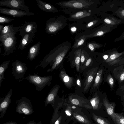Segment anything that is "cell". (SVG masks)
I'll return each mask as SVG.
<instances>
[{
	"mask_svg": "<svg viewBox=\"0 0 124 124\" xmlns=\"http://www.w3.org/2000/svg\"><path fill=\"white\" fill-rule=\"evenodd\" d=\"M25 3L24 0H3L0 1V6L30 12V8L26 5Z\"/></svg>",
	"mask_w": 124,
	"mask_h": 124,
	"instance_id": "7",
	"label": "cell"
},
{
	"mask_svg": "<svg viewBox=\"0 0 124 124\" xmlns=\"http://www.w3.org/2000/svg\"><path fill=\"white\" fill-rule=\"evenodd\" d=\"M109 83L111 85H113L114 83V80L112 78H110L109 79Z\"/></svg>",
	"mask_w": 124,
	"mask_h": 124,
	"instance_id": "45",
	"label": "cell"
},
{
	"mask_svg": "<svg viewBox=\"0 0 124 124\" xmlns=\"http://www.w3.org/2000/svg\"><path fill=\"white\" fill-rule=\"evenodd\" d=\"M93 57L89 56L85 64L80 69V71L81 73L86 71L93 67Z\"/></svg>",
	"mask_w": 124,
	"mask_h": 124,
	"instance_id": "29",
	"label": "cell"
},
{
	"mask_svg": "<svg viewBox=\"0 0 124 124\" xmlns=\"http://www.w3.org/2000/svg\"><path fill=\"white\" fill-rule=\"evenodd\" d=\"M94 3L90 0H73L59 2L57 4L62 7L65 8L84 9L88 8Z\"/></svg>",
	"mask_w": 124,
	"mask_h": 124,
	"instance_id": "4",
	"label": "cell"
},
{
	"mask_svg": "<svg viewBox=\"0 0 124 124\" xmlns=\"http://www.w3.org/2000/svg\"><path fill=\"white\" fill-rule=\"evenodd\" d=\"M66 101L71 105L84 107L88 109H93L90 102L87 99L83 98L76 94L70 93Z\"/></svg>",
	"mask_w": 124,
	"mask_h": 124,
	"instance_id": "6",
	"label": "cell"
},
{
	"mask_svg": "<svg viewBox=\"0 0 124 124\" xmlns=\"http://www.w3.org/2000/svg\"><path fill=\"white\" fill-rule=\"evenodd\" d=\"M124 74V73H123Z\"/></svg>",
	"mask_w": 124,
	"mask_h": 124,
	"instance_id": "51",
	"label": "cell"
},
{
	"mask_svg": "<svg viewBox=\"0 0 124 124\" xmlns=\"http://www.w3.org/2000/svg\"><path fill=\"white\" fill-rule=\"evenodd\" d=\"M109 55L107 54H105L103 56V58L104 60H106L108 57Z\"/></svg>",
	"mask_w": 124,
	"mask_h": 124,
	"instance_id": "46",
	"label": "cell"
},
{
	"mask_svg": "<svg viewBox=\"0 0 124 124\" xmlns=\"http://www.w3.org/2000/svg\"><path fill=\"white\" fill-rule=\"evenodd\" d=\"M67 105L65 112L67 116H70L72 115L71 106V104L69 103H67Z\"/></svg>",
	"mask_w": 124,
	"mask_h": 124,
	"instance_id": "40",
	"label": "cell"
},
{
	"mask_svg": "<svg viewBox=\"0 0 124 124\" xmlns=\"http://www.w3.org/2000/svg\"><path fill=\"white\" fill-rule=\"evenodd\" d=\"M16 108L17 113L25 115H29L34 112L31 101L25 97H22L18 101Z\"/></svg>",
	"mask_w": 124,
	"mask_h": 124,
	"instance_id": "3",
	"label": "cell"
},
{
	"mask_svg": "<svg viewBox=\"0 0 124 124\" xmlns=\"http://www.w3.org/2000/svg\"><path fill=\"white\" fill-rule=\"evenodd\" d=\"M35 37V34L32 33H26L21 37L19 42L18 49L22 50L33 41Z\"/></svg>",
	"mask_w": 124,
	"mask_h": 124,
	"instance_id": "20",
	"label": "cell"
},
{
	"mask_svg": "<svg viewBox=\"0 0 124 124\" xmlns=\"http://www.w3.org/2000/svg\"><path fill=\"white\" fill-rule=\"evenodd\" d=\"M76 30V28L75 27H73L71 29V30L72 31H75Z\"/></svg>",
	"mask_w": 124,
	"mask_h": 124,
	"instance_id": "49",
	"label": "cell"
},
{
	"mask_svg": "<svg viewBox=\"0 0 124 124\" xmlns=\"http://www.w3.org/2000/svg\"><path fill=\"white\" fill-rule=\"evenodd\" d=\"M102 22L101 19H99L94 20L89 23L86 25L87 28L91 27L96 24Z\"/></svg>",
	"mask_w": 124,
	"mask_h": 124,
	"instance_id": "39",
	"label": "cell"
},
{
	"mask_svg": "<svg viewBox=\"0 0 124 124\" xmlns=\"http://www.w3.org/2000/svg\"><path fill=\"white\" fill-rule=\"evenodd\" d=\"M46 24L45 31L49 34L55 33L63 26V23L54 17L48 20Z\"/></svg>",
	"mask_w": 124,
	"mask_h": 124,
	"instance_id": "10",
	"label": "cell"
},
{
	"mask_svg": "<svg viewBox=\"0 0 124 124\" xmlns=\"http://www.w3.org/2000/svg\"><path fill=\"white\" fill-rule=\"evenodd\" d=\"M60 70L59 77L61 80L67 88L69 89L71 88L74 83L73 77L70 76L66 73L63 67Z\"/></svg>",
	"mask_w": 124,
	"mask_h": 124,
	"instance_id": "19",
	"label": "cell"
},
{
	"mask_svg": "<svg viewBox=\"0 0 124 124\" xmlns=\"http://www.w3.org/2000/svg\"><path fill=\"white\" fill-rule=\"evenodd\" d=\"M4 26L2 25H0V32L2 31Z\"/></svg>",
	"mask_w": 124,
	"mask_h": 124,
	"instance_id": "48",
	"label": "cell"
},
{
	"mask_svg": "<svg viewBox=\"0 0 124 124\" xmlns=\"http://www.w3.org/2000/svg\"><path fill=\"white\" fill-rule=\"evenodd\" d=\"M0 13L13 16L14 17H21L24 16H31L33 13L19 9H9L0 7Z\"/></svg>",
	"mask_w": 124,
	"mask_h": 124,
	"instance_id": "11",
	"label": "cell"
},
{
	"mask_svg": "<svg viewBox=\"0 0 124 124\" xmlns=\"http://www.w3.org/2000/svg\"><path fill=\"white\" fill-rule=\"evenodd\" d=\"M102 73L103 70L102 69H100L98 70L93 82L89 90L90 95H92L97 91L100 84L102 81Z\"/></svg>",
	"mask_w": 124,
	"mask_h": 124,
	"instance_id": "21",
	"label": "cell"
},
{
	"mask_svg": "<svg viewBox=\"0 0 124 124\" xmlns=\"http://www.w3.org/2000/svg\"><path fill=\"white\" fill-rule=\"evenodd\" d=\"M3 124H17V123L15 121H9L3 123Z\"/></svg>",
	"mask_w": 124,
	"mask_h": 124,
	"instance_id": "44",
	"label": "cell"
},
{
	"mask_svg": "<svg viewBox=\"0 0 124 124\" xmlns=\"http://www.w3.org/2000/svg\"><path fill=\"white\" fill-rule=\"evenodd\" d=\"M92 95L93 96L90 99L89 102L92 107L93 109L97 110L100 103V99L98 95L97 91Z\"/></svg>",
	"mask_w": 124,
	"mask_h": 124,
	"instance_id": "26",
	"label": "cell"
},
{
	"mask_svg": "<svg viewBox=\"0 0 124 124\" xmlns=\"http://www.w3.org/2000/svg\"><path fill=\"white\" fill-rule=\"evenodd\" d=\"M102 22L106 25L111 26H117L124 23V21L118 19L112 15L106 13L102 14Z\"/></svg>",
	"mask_w": 124,
	"mask_h": 124,
	"instance_id": "16",
	"label": "cell"
},
{
	"mask_svg": "<svg viewBox=\"0 0 124 124\" xmlns=\"http://www.w3.org/2000/svg\"><path fill=\"white\" fill-rule=\"evenodd\" d=\"M41 44V43L39 41L30 47L27 57V59L32 61L38 56Z\"/></svg>",
	"mask_w": 124,
	"mask_h": 124,
	"instance_id": "23",
	"label": "cell"
},
{
	"mask_svg": "<svg viewBox=\"0 0 124 124\" xmlns=\"http://www.w3.org/2000/svg\"><path fill=\"white\" fill-rule=\"evenodd\" d=\"M37 29V25L35 22L25 21L22 28L19 30V35L22 37L26 33H32L35 34Z\"/></svg>",
	"mask_w": 124,
	"mask_h": 124,
	"instance_id": "14",
	"label": "cell"
},
{
	"mask_svg": "<svg viewBox=\"0 0 124 124\" xmlns=\"http://www.w3.org/2000/svg\"><path fill=\"white\" fill-rule=\"evenodd\" d=\"M14 20V19L0 15V23H9Z\"/></svg>",
	"mask_w": 124,
	"mask_h": 124,
	"instance_id": "38",
	"label": "cell"
},
{
	"mask_svg": "<svg viewBox=\"0 0 124 124\" xmlns=\"http://www.w3.org/2000/svg\"><path fill=\"white\" fill-rule=\"evenodd\" d=\"M121 7L124 9V3L123 5L122 6H121Z\"/></svg>",
	"mask_w": 124,
	"mask_h": 124,
	"instance_id": "50",
	"label": "cell"
},
{
	"mask_svg": "<svg viewBox=\"0 0 124 124\" xmlns=\"http://www.w3.org/2000/svg\"><path fill=\"white\" fill-rule=\"evenodd\" d=\"M124 39V31L120 37L115 39H114L113 41V42L121 41Z\"/></svg>",
	"mask_w": 124,
	"mask_h": 124,
	"instance_id": "41",
	"label": "cell"
},
{
	"mask_svg": "<svg viewBox=\"0 0 124 124\" xmlns=\"http://www.w3.org/2000/svg\"><path fill=\"white\" fill-rule=\"evenodd\" d=\"M10 62V60L3 62L0 66V87L1 85L3 80L5 79L4 73L8 67Z\"/></svg>",
	"mask_w": 124,
	"mask_h": 124,
	"instance_id": "27",
	"label": "cell"
},
{
	"mask_svg": "<svg viewBox=\"0 0 124 124\" xmlns=\"http://www.w3.org/2000/svg\"><path fill=\"white\" fill-rule=\"evenodd\" d=\"M115 124H124V117L121 114L116 113Z\"/></svg>",
	"mask_w": 124,
	"mask_h": 124,
	"instance_id": "37",
	"label": "cell"
},
{
	"mask_svg": "<svg viewBox=\"0 0 124 124\" xmlns=\"http://www.w3.org/2000/svg\"><path fill=\"white\" fill-rule=\"evenodd\" d=\"M12 89H11L5 96L0 104V118H2L6 113V110L11 101V97L12 94Z\"/></svg>",
	"mask_w": 124,
	"mask_h": 124,
	"instance_id": "18",
	"label": "cell"
},
{
	"mask_svg": "<svg viewBox=\"0 0 124 124\" xmlns=\"http://www.w3.org/2000/svg\"><path fill=\"white\" fill-rule=\"evenodd\" d=\"M41 124L42 122L41 121H40L36 123L34 120H33L29 121L26 124Z\"/></svg>",
	"mask_w": 124,
	"mask_h": 124,
	"instance_id": "42",
	"label": "cell"
},
{
	"mask_svg": "<svg viewBox=\"0 0 124 124\" xmlns=\"http://www.w3.org/2000/svg\"><path fill=\"white\" fill-rule=\"evenodd\" d=\"M52 78L51 76L41 77L37 74H29L26 78L30 83L35 85L38 91H41L46 85L50 86Z\"/></svg>",
	"mask_w": 124,
	"mask_h": 124,
	"instance_id": "2",
	"label": "cell"
},
{
	"mask_svg": "<svg viewBox=\"0 0 124 124\" xmlns=\"http://www.w3.org/2000/svg\"><path fill=\"white\" fill-rule=\"evenodd\" d=\"M97 67H93L87 70L83 86V93H87L93 83L98 71Z\"/></svg>",
	"mask_w": 124,
	"mask_h": 124,
	"instance_id": "9",
	"label": "cell"
},
{
	"mask_svg": "<svg viewBox=\"0 0 124 124\" xmlns=\"http://www.w3.org/2000/svg\"><path fill=\"white\" fill-rule=\"evenodd\" d=\"M22 27V26H14L12 24L4 26L2 31L0 32V41L1 42L9 35L12 34H16Z\"/></svg>",
	"mask_w": 124,
	"mask_h": 124,
	"instance_id": "15",
	"label": "cell"
},
{
	"mask_svg": "<svg viewBox=\"0 0 124 124\" xmlns=\"http://www.w3.org/2000/svg\"><path fill=\"white\" fill-rule=\"evenodd\" d=\"M84 81L85 79L82 80L80 75L77 76L74 83L76 91L83 93Z\"/></svg>",
	"mask_w": 124,
	"mask_h": 124,
	"instance_id": "28",
	"label": "cell"
},
{
	"mask_svg": "<svg viewBox=\"0 0 124 124\" xmlns=\"http://www.w3.org/2000/svg\"><path fill=\"white\" fill-rule=\"evenodd\" d=\"M124 3V0H108L103 4L102 10L104 13L108 12H115L122 6Z\"/></svg>",
	"mask_w": 124,
	"mask_h": 124,
	"instance_id": "12",
	"label": "cell"
},
{
	"mask_svg": "<svg viewBox=\"0 0 124 124\" xmlns=\"http://www.w3.org/2000/svg\"><path fill=\"white\" fill-rule=\"evenodd\" d=\"M60 87V85L57 84L54 86L50 90L46 98L45 104V107L49 104H51L52 106L53 107L55 99L57 96V94Z\"/></svg>",
	"mask_w": 124,
	"mask_h": 124,
	"instance_id": "17",
	"label": "cell"
},
{
	"mask_svg": "<svg viewBox=\"0 0 124 124\" xmlns=\"http://www.w3.org/2000/svg\"><path fill=\"white\" fill-rule=\"evenodd\" d=\"M94 120L98 124H110L109 121L105 118L92 113Z\"/></svg>",
	"mask_w": 124,
	"mask_h": 124,
	"instance_id": "32",
	"label": "cell"
},
{
	"mask_svg": "<svg viewBox=\"0 0 124 124\" xmlns=\"http://www.w3.org/2000/svg\"><path fill=\"white\" fill-rule=\"evenodd\" d=\"M103 102L107 113L111 117L115 123L116 115L114 112L115 104L114 103H110L105 98L103 100Z\"/></svg>",
	"mask_w": 124,
	"mask_h": 124,
	"instance_id": "24",
	"label": "cell"
},
{
	"mask_svg": "<svg viewBox=\"0 0 124 124\" xmlns=\"http://www.w3.org/2000/svg\"><path fill=\"white\" fill-rule=\"evenodd\" d=\"M86 39V38L85 35L81 36L76 40L73 46V47L74 48H78L82 45Z\"/></svg>",
	"mask_w": 124,
	"mask_h": 124,
	"instance_id": "34",
	"label": "cell"
},
{
	"mask_svg": "<svg viewBox=\"0 0 124 124\" xmlns=\"http://www.w3.org/2000/svg\"><path fill=\"white\" fill-rule=\"evenodd\" d=\"M113 16H116L119 19L124 21V9L121 7L116 11L112 12Z\"/></svg>",
	"mask_w": 124,
	"mask_h": 124,
	"instance_id": "35",
	"label": "cell"
},
{
	"mask_svg": "<svg viewBox=\"0 0 124 124\" xmlns=\"http://www.w3.org/2000/svg\"><path fill=\"white\" fill-rule=\"evenodd\" d=\"M91 13L86 10L79 11L71 15V17L74 19H79L90 16Z\"/></svg>",
	"mask_w": 124,
	"mask_h": 124,
	"instance_id": "30",
	"label": "cell"
},
{
	"mask_svg": "<svg viewBox=\"0 0 124 124\" xmlns=\"http://www.w3.org/2000/svg\"><path fill=\"white\" fill-rule=\"evenodd\" d=\"M117 26H111L105 24L102 25L93 33L88 35H85L86 39H89L93 37H101L106 34L112 31L116 28Z\"/></svg>",
	"mask_w": 124,
	"mask_h": 124,
	"instance_id": "13",
	"label": "cell"
},
{
	"mask_svg": "<svg viewBox=\"0 0 124 124\" xmlns=\"http://www.w3.org/2000/svg\"><path fill=\"white\" fill-rule=\"evenodd\" d=\"M62 119V116H60L58 118L54 124H60Z\"/></svg>",
	"mask_w": 124,
	"mask_h": 124,
	"instance_id": "43",
	"label": "cell"
},
{
	"mask_svg": "<svg viewBox=\"0 0 124 124\" xmlns=\"http://www.w3.org/2000/svg\"><path fill=\"white\" fill-rule=\"evenodd\" d=\"M16 34H13L8 36L1 42L4 48V52L1 55L8 56L16 50L17 37Z\"/></svg>",
	"mask_w": 124,
	"mask_h": 124,
	"instance_id": "5",
	"label": "cell"
},
{
	"mask_svg": "<svg viewBox=\"0 0 124 124\" xmlns=\"http://www.w3.org/2000/svg\"><path fill=\"white\" fill-rule=\"evenodd\" d=\"M73 115L75 118L80 122L85 124H91V123L87 118L78 113L74 112Z\"/></svg>",
	"mask_w": 124,
	"mask_h": 124,
	"instance_id": "31",
	"label": "cell"
},
{
	"mask_svg": "<svg viewBox=\"0 0 124 124\" xmlns=\"http://www.w3.org/2000/svg\"><path fill=\"white\" fill-rule=\"evenodd\" d=\"M71 47V44L68 41L63 42L57 46L47 54L40 63V66L43 68L48 64L50 68L47 70L49 72L63 67L64 58Z\"/></svg>",
	"mask_w": 124,
	"mask_h": 124,
	"instance_id": "1",
	"label": "cell"
},
{
	"mask_svg": "<svg viewBox=\"0 0 124 124\" xmlns=\"http://www.w3.org/2000/svg\"><path fill=\"white\" fill-rule=\"evenodd\" d=\"M82 49L80 48L77 49L74 52L73 60L70 62L73 67H75L77 71L80 72V56Z\"/></svg>",
	"mask_w": 124,
	"mask_h": 124,
	"instance_id": "25",
	"label": "cell"
},
{
	"mask_svg": "<svg viewBox=\"0 0 124 124\" xmlns=\"http://www.w3.org/2000/svg\"><path fill=\"white\" fill-rule=\"evenodd\" d=\"M103 46L101 44L96 43L90 42L87 44V47L91 52L94 51L96 49L101 48Z\"/></svg>",
	"mask_w": 124,
	"mask_h": 124,
	"instance_id": "36",
	"label": "cell"
},
{
	"mask_svg": "<svg viewBox=\"0 0 124 124\" xmlns=\"http://www.w3.org/2000/svg\"><path fill=\"white\" fill-rule=\"evenodd\" d=\"M89 57V55L84 50H82L80 56V69L85 64Z\"/></svg>",
	"mask_w": 124,
	"mask_h": 124,
	"instance_id": "33",
	"label": "cell"
},
{
	"mask_svg": "<svg viewBox=\"0 0 124 124\" xmlns=\"http://www.w3.org/2000/svg\"><path fill=\"white\" fill-rule=\"evenodd\" d=\"M37 5L42 10L46 12H58L59 11L54 6L40 0H36Z\"/></svg>",
	"mask_w": 124,
	"mask_h": 124,
	"instance_id": "22",
	"label": "cell"
},
{
	"mask_svg": "<svg viewBox=\"0 0 124 124\" xmlns=\"http://www.w3.org/2000/svg\"><path fill=\"white\" fill-rule=\"evenodd\" d=\"M12 75L16 80L23 78L28 68L26 64L18 60H16L12 64Z\"/></svg>",
	"mask_w": 124,
	"mask_h": 124,
	"instance_id": "8",
	"label": "cell"
},
{
	"mask_svg": "<svg viewBox=\"0 0 124 124\" xmlns=\"http://www.w3.org/2000/svg\"><path fill=\"white\" fill-rule=\"evenodd\" d=\"M120 79L121 80H123L124 79V74L123 73L120 76Z\"/></svg>",
	"mask_w": 124,
	"mask_h": 124,
	"instance_id": "47",
	"label": "cell"
}]
</instances>
